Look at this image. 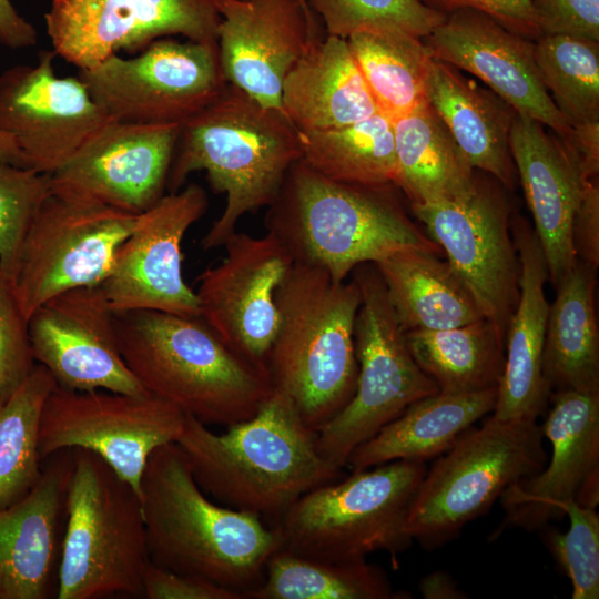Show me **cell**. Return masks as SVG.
<instances>
[{
  "mask_svg": "<svg viewBox=\"0 0 599 599\" xmlns=\"http://www.w3.org/2000/svg\"><path fill=\"white\" fill-rule=\"evenodd\" d=\"M301 158L298 130L287 115L227 83L181 125L167 193L181 190L191 173L205 171L212 189L225 194L222 214L201 242L204 250H213L236 232L243 215L273 203Z\"/></svg>",
  "mask_w": 599,
  "mask_h": 599,
  "instance_id": "cell-4",
  "label": "cell"
},
{
  "mask_svg": "<svg viewBox=\"0 0 599 599\" xmlns=\"http://www.w3.org/2000/svg\"><path fill=\"white\" fill-rule=\"evenodd\" d=\"M51 193L50 174L0 162V270L13 282L27 235Z\"/></svg>",
  "mask_w": 599,
  "mask_h": 599,
  "instance_id": "cell-40",
  "label": "cell"
},
{
  "mask_svg": "<svg viewBox=\"0 0 599 599\" xmlns=\"http://www.w3.org/2000/svg\"><path fill=\"white\" fill-rule=\"evenodd\" d=\"M426 100L470 164L512 192L518 181L510 150L516 110L461 70L435 58L427 77Z\"/></svg>",
  "mask_w": 599,
  "mask_h": 599,
  "instance_id": "cell-26",
  "label": "cell"
},
{
  "mask_svg": "<svg viewBox=\"0 0 599 599\" xmlns=\"http://www.w3.org/2000/svg\"><path fill=\"white\" fill-rule=\"evenodd\" d=\"M385 571L365 559L326 561L277 548L268 558L262 585L251 599H393Z\"/></svg>",
  "mask_w": 599,
  "mask_h": 599,
  "instance_id": "cell-35",
  "label": "cell"
},
{
  "mask_svg": "<svg viewBox=\"0 0 599 599\" xmlns=\"http://www.w3.org/2000/svg\"><path fill=\"white\" fill-rule=\"evenodd\" d=\"M347 42L378 112L394 121L426 101L434 58L422 38L375 30L355 33Z\"/></svg>",
  "mask_w": 599,
  "mask_h": 599,
  "instance_id": "cell-33",
  "label": "cell"
},
{
  "mask_svg": "<svg viewBox=\"0 0 599 599\" xmlns=\"http://www.w3.org/2000/svg\"><path fill=\"white\" fill-rule=\"evenodd\" d=\"M176 444L200 488L214 501L274 526L307 491L341 478L319 451L317 432L273 387L258 410L224 433L191 415Z\"/></svg>",
  "mask_w": 599,
  "mask_h": 599,
  "instance_id": "cell-1",
  "label": "cell"
},
{
  "mask_svg": "<svg viewBox=\"0 0 599 599\" xmlns=\"http://www.w3.org/2000/svg\"><path fill=\"white\" fill-rule=\"evenodd\" d=\"M541 35L599 41V0H530Z\"/></svg>",
  "mask_w": 599,
  "mask_h": 599,
  "instance_id": "cell-44",
  "label": "cell"
},
{
  "mask_svg": "<svg viewBox=\"0 0 599 599\" xmlns=\"http://www.w3.org/2000/svg\"><path fill=\"white\" fill-rule=\"evenodd\" d=\"M397 191L392 183L332 180L300 159L267 206L266 229L294 263L321 268L335 282L346 281L361 264L404 250L443 256L441 247L408 215Z\"/></svg>",
  "mask_w": 599,
  "mask_h": 599,
  "instance_id": "cell-3",
  "label": "cell"
},
{
  "mask_svg": "<svg viewBox=\"0 0 599 599\" xmlns=\"http://www.w3.org/2000/svg\"><path fill=\"white\" fill-rule=\"evenodd\" d=\"M329 35L347 39L375 30L427 37L445 18L419 0H305Z\"/></svg>",
  "mask_w": 599,
  "mask_h": 599,
  "instance_id": "cell-39",
  "label": "cell"
},
{
  "mask_svg": "<svg viewBox=\"0 0 599 599\" xmlns=\"http://www.w3.org/2000/svg\"><path fill=\"white\" fill-rule=\"evenodd\" d=\"M34 365L28 318L19 303L13 281L0 270V406Z\"/></svg>",
  "mask_w": 599,
  "mask_h": 599,
  "instance_id": "cell-43",
  "label": "cell"
},
{
  "mask_svg": "<svg viewBox=\"0 0 599 599\" xmlns=\"http://www.w3.org/2000/svg\"><path fill=\"white\" fill-rule=\"evenodd\" d=\"M0 162L27 167L24 156L14 139L2 131H0Z\"/></svg>",
  "mask_w": 599,
  "mask_h": 599,
  "instance_id": "cell-51",
  "label": "cell"
},
{
  "mask_svg": "<svg viewBox=\"0 0 599 599\" xmlns=\"http://www.w3.org/2000/svg\"><path fill=\"white\" fill-rule=\"evenodd\" d=\"M114 315L122 357L144 390L205 425L251 418L273 389L268 372L233 352L200 316Z\"/></svg>",
  "mask_w": 599,
  "mask_h": 599,
  "instance_id": "cell-5",
  "label": "cell"
},
{
  "mask_svg": "<svg viewBox=\"0 0 599 599\" xmlns=\"http://www.w3.org/2000/svg\"><path fill=\"white\" fill-rule=\"evenodd\" d=\"M207 205L204 189L191 183L136 215L99 285L112 312L153 309L200 316L195 291L183 277L182 242Z\"/></svg>",
  "mask_w": 599,
  "mask_h": 599,
  "instance_id": "cell-16",
  "label": "cell"
},
{
  "mask_svg": "<svg viewBox=\"0 0 599 599\" xmlns=\"http://www.w3.org/2000/svg\"><path fill=\"white\" fill-rule=\"evenodd\" d=\"M58 599L143 598L150 561L138 491L97 454L73 448Z\"/></svg>",
  "mask_w": 599,
  "mask_h": 599,
  "instance_id": "cell-7",
  "label": "cell"
},
{
  "mask_svg": "<svg viewBox=\"0 0 599 599\" xmlns=\"http://www.w3.org/2000/svg\"><path fill=\"white\" fill-rule=\"evenodd\" d=\"M281 100L300 131L336 129L378 112L347 39L326 33L286 74Z\"/></svg>",
  "mask_w": 599,
  "mask_h": 599,
  "instance_id": "cell-27",
  "label": "cell"
},
{
  "mask_svg": "<svg viewBox=\"0 0 599 599\" xmlns=\"http://www.w3.org/2000/svg\"><path fill=\"white\" fill-rule=\"evenodd\" d=\"M222 246L224 258L199 277L200 317L233 352L267 370L278 327L275 294L293 258L270 232L253 236L236 231Z\"/></svg>",
  "mask_w": 599,
  "mask_h": 599,
  "instance_id": "cell-15",
  "label": "cell"
},
{
  "mask_svg": "<svg viewBox=\"0 0 599 599\" xmlns=\"http://www.w3.org/2000/svg\"><path fill=\"white\" fill-rule=\"evenodd\" d=\"M419 590L427 599H460L466 598L450 576L435 571L422 579Z\"/></svg>",
  "mask_w": 599,
  "mask_h": 599,
  "instance_id": "cell-50",
  "label": "cell"
},
{
  "mask_svg": "<svg viewBox=\"0 0 599 599\" xmlns=\"http://www.w3.org/2000/svg\"><path fill=\"white\" fill-rule=\"evenodd\" d=\"M441 257L412 248L375 263L405 333L457 327L484 318L467 286Z\"/></svg>",
  "mask_w": 599,
  "mask_h": 599,
  "instance_id": "cell-31",
  "label": "cell"
},
{
  "mask_svg": "<svg viewBox=\"0 0 599 599\" xmlns=\"http://www.w3.org/2000/svg\"><path fill=\"white\" fill-rule=\"evenodd\" d=\"M185 416L174 405L150 394L57 386L42 410L40 455L44 460L62 449L90 450L140 495L149 457L156 448L176 443Z\"/></svg>",
  "mask_w": 599,
  "mask_h": 599,
  "instance_id": "cell-13",
  "label": "cell"
},
{
  "mask_svg": "<svg viewBox=\"0 0 599 599\" xmlns=\"http://www.w3.org/2000/svg\"><path fill=\"white\" fill-rule=\"evenodd\" d=\"M28 326L35 363L59 387L148 394L122 357L115 315L99 285L51 297L31 313Z\"/></svg>",
  "mask_w": 599,
  "mask_h": 599,
  "instance_id": "cell-18",
  "label": "cell"
},
{
  "mask_svg": "<svg viewBox=\"0 0 599 599\" xmlns=\"http://www.w3.org/2000/svg\"><path fill=\"white\" fill-rule=\"evenodd\" d=\"M393 126L394 185L410 206L453 201L474 189L477 170L427 100Z\"/></svg>",
  "mask_w": 599,
  "mask_h": 599,
  "instance_id": "cell-30",
  "label": "cell"
},
{
  "mask_svg": "<svg viewBox=\"0 0 599 599\" xmlns=\"http://www.w3.org/2000/svg\"><path fill=\"white\" fill-rule=\"evenodd\" d=\"M564 139L570 146L583 180L598 177L599 173V121L571 126Z\"/></svg>",
  "mask_w": 599,
  "mask_h": 599,
  "instance_id": "cell-48",
  "label": "cell"
},
{
  "mask_svg": "<svg viewBox=\"0 0 599 599\" xmlns=\"http://www.w3.org/2000/svg\"><path fill=\"white\" fill-rule=\"evenodd\" d=\"M275 301L278 327L267 357L268 375L317 432L355 393L359 287L352 276L335 282L321 268L294 263Z\"/></svg>",
  "mask_w": 599,
  "mask_h": 599,
  "instance_id": "cell-6",
  "label": "cell"
},
{
  "mask_svg": "<svg viewBox=\"0 0 599 599\" xmlns=\"http://www.w3.org/2000/svg\"><path fill=\"white\" fill-rule=\"evenodd\" d=\"M426 471L422 461L395 460L307 491L273 526L278 548L326 561L400 552L412 541L406 520Z\"/></svg>",
  "mask_w": 599,
  "mask_h": 599,
  "instance_id": "cell-8",
  "label": "cell"
},
{
  "mask_svg": "<svg viewBox=\"0 0 599 599\" xmlns=\"http://www.w3.org/2000/svg\"><path fill=\"white\" fill-rule=\"evenodd\" d=\"M423 41L433 58L475 75L518 114L536 120L560 138L570 134L571 126L540 79L532 40L480 11L459 9L445 14Z\"/></svg>",
  "mask_w": 599,
  "mask_h": 599,
  "instance_id": "cell-22",
  "label": "cell"
},
{
  "mask_svg": "<svg viewBox=\"0 0 599 599\" xmlns=\"http://www.w3.org/2000/svg\"><path fill=\"white\" fill-rule=\"evenodd\" d=\"M35 28L13 7L10 0H0V43L9 49H24L37 43Z\"/></svg>",
  "mask_w": 599,
  "mask_h": 599,
  "instance_id": "cell-49",
  "label": "cell"
},
{
  "mask_svg": "<svg viewBox=\"0 0 599 599\" xmlns=\"http://www.w3.org/2000/svg\"><path fill=\"white\" fill-rule=\"evenodd\" d=\"M496 397L497 387L466 394L438 392L420 398L356 447L346 466L358 471L395 460L424 463L439 456L493 413Z\"/></svg>",
  "mask_w": 599,
  "mask_h": 599,
  "instance_id": "cell-28",
  "label": "cell"
},
{
  "mask_svg": "<svg viewBox=\"0 0 599 599\" xmlns=\"http://www.w3.org/2000/svg\"><path fill=\"white\" fill-rule=\"evenodd\" d=\"M542 437L535 418L490 416L466 430L426 471L409 507L407 536L428 548L453 539L506 488L544 468Z\"/></svg>",
  "mask_w": 599,
  "mask_h": 599,
  "instance_id": "cell-9",
  "label": "cell"
},
{
  "mask_svg": "<svg viewBox=\"0 0 599 599\" xmlns=\"http://www.w3.org/2000/svg\"><path fill=\"white\" fill-rule=\"evenodd\" d=\"M552 406L541 427L551 445L548 466L501 494L502 526L539 529L576 500L596 509L599 501V393L570 389L550 394Z\"/></svg>",
  "mask_w": 599,
  "mask_h": 599,
  "instance_id": "cell-20",
  "label": "cell"
},
{
  "mask_svg": "<svg viewBox=\"0 0 599 599\" xmlns=\"http://www.w3.org/2000/svg\"><path fill=\"white\" fill-rule=\"evenodd\" d=\"M132 10L142 49L152 41L183 35L217 41L221 16L215 0H124Z\"/></svg>",
  "mask_w": 599,
  "mask_h": 599,
  "instance_id": "cell-42",
  "label": "cell"
},
{
  "mask_svg": "<svg viewBox=\"0 0 599 599\" xmlns=\"http://www.w3.org/2000/svg\"><path fill=\"white\" fill-rule=\"evenodd\" d=\"M135 220L93 200L51 193L27 235L13 282L27 318L62 292L100 285Z\"/></svg>",
  "mask_w": 599,
  "mask_h": 599,
  "instance_id": "cell-14",
  "label": "cell"
},
{
  "mask_svg": "<svg viewBox=\"0 0 599 599\" xmlns=\"http://www.w3.org/2000/svg\"><path fill=\"white\" fill-rule=\"evenodd\" d=\"M302 160L322 175L364 185L394 184L393 121L380 112L336 129L300 131Z\"/></svg>",
  "mask_w": 599,
  "mask_h": 599,
  "instance_id": "cell-34",
  "label": "cell"
},
{
  "mask_svg": "<svg viewBox=\"0 0 599 599\" xmlns=\"http://www.w3.org/2000/svg\"><path fill=\"white\" fill-rule=\"evenodd\" d=\"M78 77L113 120L179 124L209 106L225 89L217 41L160 38L132 58L111 55Z\"/></svg>",
  "mask_w": 599,
  "mask_h": 599,
  "instance_id": "cell-11",
  "label": "cell"
},
{
  "mask_svg": "<svg viewBox=\"0 0 599 599\" xmlns=\"http://www.w3.org/2000/svg\"><path fill=\"white\" fill-rule=\"evenodd\" d=\"M44 20L55 54L79 70L93 69L119 50H142L124 0H52Z\"/></svg>",
  "mask_w": 599,
  "mask_h": 599,
  "instance_id": "cell-36",
  "label": "cell"
},
{
  "mask_svg": "<svg viewBox=\"0 0 599 599\" xmlns=\"http://www.w3.org/2000/svg\"><path fill=\"white\" fill-rule=\"evenodd\" d=\"M596 285L597 271L579 261L555 285L542 353V375L550 393H599Z\"/></svg>",
  "mask_w": 599,
  "mask_h": 599,
  "instance_id": "cell-29",
  "label": "cell"
},
{
  "mask_svg": "<svg viewBox=\"0 0 599 599\" xmlns=\"http://www.w3.org/2000/svg\"><path fill=\"white\" fill-rule=\"evenodd\" d=\"M351 276L361 292L354 327L356 388L346 406L317 430L321 454L341 469L356 447L410 404L439 392L415 362L375 264H361Z\"/></svg>",
  "mask_w": 599,
  "mask_h": 599,
  "instance_id": "cell-10",
  "label": "cell"
},
{
  "mask_svg": "<svg viewBox=\"0 0 599 599\" xmlns=\"http://www.w3.org/2000/svg\"><path fill=\"white\" fill-rule=\"evenodd\" d=\"M180 132L179 124L112 120L50 174L51 191L138 215L166 194Z\"/></svg>",
  "mask_w": 599,
  "mask_h": 599,
  "instance_id": "cell-19",
  "label": "cell"
},
{
  "mask_svg": "<svg viewBox=\"0 0 599 599\" xmlns=\"http://www.w3.org/2000/svg\"><path fill=\"white\" fill-rule=\"evenodd\" d=\"M571 242L577 261L597 271L599 266L598 177L585 180L572 217Z\"/></svg>",
  "mask_w": 599,
  "mask_h": 599,
  "instance_id": "cell-47",
  "label": "cell"
},
{
  "mask_svg": "<svg viewBox=\"0 0 599 599\" xmlns=\"http://www.w3.org/2000/svg\"><path fill=\"white\" fill-rule=\"evenodd\" d=\"M150 561L240 592L248 599L280 547L260 517L220 505L196 484L176 443L156 448L141 479Z\"/></svg>",
  "mask_w": 599,
  "mask_h": 599,
  "instance_id": "cell-2",
  "label": "cell"
},
{
  "mask_svg": "<svg viewBox=\"0 0 599 599\" xmlns=\"http://www.w3.org/2000/svg\"><path fill=\"white\" fill-rule=\"evenodd\" d=\"M53 50L35 64L0 74V131L20 148L27 167L52 174L112 119L79 77L55 74Z\"/></svg>",
  "mask_w": 599,
  "mask_h": 599,
  "instance_id": "cell-17",
  "label": "cell"
},
{
  "mask_svg": "<svg viewBox=\"0 0 599 599\" xmlns=\"http://www.w3.org/2000/svg\"><path fill=\"white\" fill-rule=\"evenodd\" d=\"M569 518L565 532L549 530L546 542L572 583V599L599 598V516L569 500L560 506Z\"/></svg>",
  "mask_w": 599,
  "mask_h": 599,
  "instance_id": "cell-41",
  "label": "cell"
},
{
  "mask_svg": "<svg viewBox=\"0 0 599 599\" xmlns=\"http://www.w3.org/2000/svg\"><path fill=\"white\" fill-rule=\"evenodd\" d=\"M408 348L440 393L466 394L498 387L505 342L494 325L480 321L444 329L405 333Z\"/></svg>",
  "mask_w": 599,
  "mask_h": 599,
  "instance_id": "cell-32",
  "label": "cell"
},
{
  "mask_svg": "<svg viewBox=\"0 0 599 599\" xmlns=\"http://www.w3.org/2000/svg\"><path fill=\"white\" fill-rule=\"evenodd\" d=\"M540 79L570 126L599 121V41L547 34L534 41Z\"/></svg>",
  "mask_w": 599,
  "mask_h": 599,
  "instance_id": "cell-38",
  "label": "cell"
},
{
  "mask_svg": "<svg viewBox=\"0 0 599 599\" xmlns=\"http://www.w3.org/2000/svg\"><path fill=\"white\" fill-rule=\"evenodd\" d=\"M142 586L146 599H245L240 592L158 567L151 561L145 567Z\"/></svg>",
  "mask_w": 599,
  "mask_h": 599,
  "instance_id": "cell-45",
  "label": "cell"
},
{
  "mask_svg": "<svg viewBox=\"0 0 599 599\" xmlns=\"http://www.w3.org/2000/svg\"><path fill=\"white\" fill-rule=\"evenodd\" d=\"M510 230L520 262L519 300L506 333L505 366L491 416L537 419L551 394L542 375L548 270L532 223L514 212Z\"/></svg>",
  "mask_w": 599,
  "mask_h": 599,
  "instance_id": "cell-25",
  "label": "cell"
},
{
  "mask_svg": "<svg viewBox=\"0 0 599 599\" xmlns=\"http://www.w3.org/2000/svg\"><path fill=\"white\" fill-rule=\"evenodd\" d=\"M57 386L49 370L35 363L0 406V509L24 498L42 475L40 422L45 400Z\"/></svg>",
  "mask_w": 599,
  "mask_h": 599,
  "instance_id": "cell-37",
  "label": "cell"
},
{
  "mask_svg": "<svg viewBox=\"0 0 599 599\" xmlns=\"http://www.w3.org/2000/svg\"><path fill=\"white\" fill-rule=\"evenodd\" d=\"M443 14L459 9L480 11L526 39L541 37L530 0H419Z\"/></svg>",
  "mask_w": 599,
  "mask_h": 599,
  "instance_id": "cell-46",
  "label": "cell"
},
{
  "mask_svg": "<svg viewBox=\"0 0 599 599\" xmlns=\"http://www.w3.org/2000/svg\"><path fill=\"white\" fill-rule=\"evenodd\" d=\"M215 3L221 16L217 45L225 81L261 104L284 112V79L312 42L323 35L319 20L305 0Z\"/></svg>",
  "mask_w": 599,
  "mask_h": 599,
  "instance_id": "cell-21",
  "label": "cell"
},
{
  "mask_svg": "<svg viewBox=\"0 0 599 599\" xmlns=\"http://www.w3.org/2000/svg\"><path fill=\"white\" fill-rule=\"evenodd\" d=\"M73 463L72 448L50 455L32 490L0 509V599L57 597Z\"/></svg>",
  "mask_w": 599,
  "mask_h": 599,
  "instance_id": "cell-23",
  "label": "cell"
},
{
  "mask_svg": "<svg viewBox=\"0 0 599 599\" xmlns=\"http://www.w3.org/2000/svg\"><path fill=\"white\" fill-rule=\"evenodd\" d=\"M510 150L555 286L577 263L571 223L585 180L568 143L534 119L517 113Z\"/></svg>",
  "mask_w": 599,
  "mask_h": 599,
  "instance_id": "cell-24",
  "label": "cell"
},
{
  "mask_svg": "<svg viewBox=\"0 0 599 599\" xmlns=\"http://www.w3.org/2000/svg\"><path fill=\"white\" fill-rule=\"evenodd\" d=\"M508 192L495 177L477 170L467 195L410 206L504 342L519 300L520 280L510 230L515 211Z\"/></svg>",
  "mask_w": 599,
  "mask_h": 599,
  "instance_id": "cell-12",
  "label": "cell"
}]
</instances>
